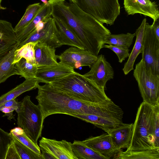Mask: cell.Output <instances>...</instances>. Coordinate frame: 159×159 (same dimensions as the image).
Instances as JSON below:
<instances>
[{"label":"cell","mask_w":159,"mask_h":159,"mask_svg":"<svg viewBox=\"0 0 159 159\" xmlns=\"http://www.w3.org/2000/svg\"><path fill=\"white\" fill-rule=\"evenodd\" d=\"M51 14L67 25L76 35L85 49L98 56L105 36L111 34L103 24L82 11L75 4L65 0H48Z\"/></svg>","instance_id":"obj_1"},{"label":"cell","mask_w":159,"mask_h":159,"mask_svg":"<svg viewBox=\"0 0 159 159\" xmlns=\"http://www.w3.org/2000/svg\"><path fill=\"white\" fill-rule=\"evenodd\" d=\"M36 98L44 119L53 114H71L109 116L114 113L117 106L110 98L98 103L81 101L48 86L39 84Z\"/></svg>","instance_id":"obj_2"},{"label":"cell","mask_w":159,"mask_h":159,"mask_svg":"<svg viewBox=\"0 0 159 159\" xmlns=\"http://www.w3.org/2000/svg\"><path fill=\"white\" fill-rule=\"evenodd\" d=\"M159 114L156 106L143 102L133 124L132 138L127 149L139 151L159 148Z\"/></svg>","instance_id":"obj_3"},{"label":"cell","mask_w":159,"mask_h":159,"mask_svg":"<svg viewBox=\"0 0 159 159\" xmlns=\"http://www.w3.org/2000/svg\"><path fill=\"white\" fill-rule=\"evenodd\" d=\"M49 87L77 99L98 103L109 98L105 90L75 71L62 79L46 84Z\"/></svg>","instance_id":"obj_4"},{"label":"cell","mask_w":159,"mask_h":159,"mask_svg":"<svg viewBox=\"0 0 159 159\" xmlns=\"http://www.w3.org/2000/svg\"><path fill=\"white\" fill-rule=\"evenodd\" d=\"M17 125L34 142L38 144L41 136L44 119L39 105L34 104L30 97H25L20 102V107L16 111Z\"/></svg>","instance_id":"obj_5"},{"label":"cell","mask_w":159,"mask_h":159,"mask_svg":"<svg viewBox=\"0 0 159 159\" xmlns=\"http://www.w3.org/2000/svg\"><path fill=\"white\" fill-rule=\"evenodd\" d=\"M102 24L113 25L120 14L118 0H69Z\"/></svg>","instance_id":"obj_6"},{"label":"cell","mask_w":159,"mask_h":159,"mask_svg":"<svg viewBox=\"0 0 159 159\" xmlns=\"http://www.w3.org/2000/svg\"><path fill=\"white\" fill-rule=\"evenodd\" d=\"M133 75L143 102L153 106L159 105V75L148 70L141 59L135 65Z\"/></svg>","instance_id":"obj_7"},{"label":"cell","mask_w":159,"mask_h":159,"mask_svg":"<svg viewBox=\"0 0 159 159\" xmlns=\"http://www.w3.org/2000/svg\"><path fill=\"white\" fill-rule=\"evenodd\" d=\"M142 58L146 69L159 75V39L152 25L146 22L143 37Z\"/></svg>","instance_id":"obj_8"},{"label":"cell","mask_w":159,"mask_h":159,"mask_svg":"<svg viewBox=\"0 0 159 159\" xmlns=\"http://www.w3.org/2000/svg\"><path fill=\"white\" fill-rule=\"evenodd\" d=\"M36 42L45 44L55 48L62 46L58 34L54 19L52 17L49 18L42 30L38 32L35 30L25 39L18 43L16 49L28 43Z\"/></svg>","instance_id":"obj_9"},{"label":"cell","mask_w":159,"mask_h":159,"mask_svg":"<svg viewBox=\"0 0 159 159\" xmlns=\"http://www.w3.org/2000/svg\"><path fill=\"white\" fill-rule=\"evenodd\" d=\"M57 57L60 63L74 69L86 66L90 68L97 59V56L88 51L73 46L66 50L60 55H57Z\"/></svg>","instance_id":"obj_10"},{"label":"cell","mask_w":159,"mask_h":159,"mask_svg":"<svg viewBox=\"0 0 159 159\" xmlns=\"http://www.w3.org/2000/svg\"><path fill=\"white\" fill-rule=\"evenodd\" d=\"M83 75L105 90L107 82L113 78L114 71L104 56L101 54L97 56V60L91 66L90 70Z\"/></svg>","instance_id":"obj_11"},{"label":"cell","mask_w":159,"mask_h":159,"mask_svg":"<svg viewBox=\"0 0 159 159\" xmlns=\"http://www.w3.org/2000/svg\"><path fill=\"white\" fill-rule=\"evenodd\" d=\"M71 143L42 137L39 142L41 150L51 154L54 159H78L74 154Z\"/></svg>","instance_id":"obj_12"},{"label":"cell","mask_w":159,"mask_h":159,"mask_svg":"<svg viewBox=\"0 0 159 159\" xmlns=\"http://www.w3.org/2000/svg\"><path fill=\"white\" fill-rule=\"evenodd\" d=\"M75 72L73 68L59 62L54 65L38 67L36 78L39 83L49 84Z\"/></svg>","instance_id":"obj_13"},{"label":"cell","mask_w":159,"mask_h":159,"mask_svg":"<svg viewBox=\"0 0 159 159\" xmlns=\"http://www.w3.org/2000/svg\"><path fill=\"white\" fill-rule=\"evenodd\" d=\"M81 141L107 159H114L119 152L116 148L110 135L107 133L91 136Z\"/></svg>","instance_id":"obj_14"},{"label":"cell","mask_w":159,"mask_h":159,"mask_svg":"<svg viewBox=\"0 0 159 159\" xmlns=\"http://www.w3.org/2000/svg\"><path fill=\"white\" fill-rule=\"evenodd\" d=\"M125 9L128 15L139 13L152 19L153 21L159 18L158 6L150 0H124Z\"/></svg>","instance_id":"obj_15"},{"label":"cell","mask_w":159,"mask_h":159,"mask_svg":"<svg viewBox=\"0 0 159 159\" xmlns=\"http://www.w3.org/2000/svg\"><path fill=\"white\" fill-rule=\"evenodd\" d=\"M18 42L12 24L0 20V58L16 47Z\"/></svg>","instance_id":"obj_16"},{"label":"cell","mask_w":159,"mask_h":159,"mask_svg":"<svg viewBox=\"0 0 159 159\" xmlns=\"http://www.w3.org/2000/svg\"><path fill=\"white\" fill-rule=\"evenodd\" d=\"M68 115L90 123L103 130L107 133L123 123L122 118L100 116L94 115L77 114H71Z\"/></svg>","instance_id":"obj_17"},{"label":"cell","mask_w":159,"mask_h":159,"mask_svg":"<svg viewBox=\"0 0 159 159\" xmlns=\"http://www.w3.org/2000/svg\"><path fill=\"white\" fill-rule=\"evenodd\" d=\"M133 126V123H123L107 133L110 135L114 146L118 151L129 148L132 138Z\"/></svg>","instance_id":"obj_18"},{"label":"cell","mask_w":159,"mask_h":159,"mask_svg":"<svg viewBox=\"0 0 159 159\" xmlns=\"http://www.w3.org/2000/svg\"><path fill=\"white\" fill-rule=\"evenodd\" d=\"M34 49L35 61L38 67L54 65L58 63L55 48L37 42Z\"/></svg>","instance_id":"obj_19"},{"label":"cell","mask_w":159,"mask_h":159,"mask_svg":"<svg viewBox=\"0 0 159 159\" xmlns=\"http://www.w3.org/2000/svg\"><path fill=\"white\" fill-rule=\"evenodd\" d=\"M51 12L50 4L48 3L47 4L43 3L37 13L30 23L22 30L16 33L18 43L25 39L36 30V27L40 21L47 20L52 17Z\"/></svg>","instance_id":"obj_20"},{"label":"cell","mask_w":159,"mask_h":159,"mask_svg":"<svg viewBox=\"0 0 159 159\" xmlns=\"http://www.w3.org/2000/svg\"><path fill=\"white\" fill-rule=\"evenodd\" d=\"M146 22V19L145 18L143 20L140 26L136 30L135 34L136 39L134 45L122 69L125 75L128 74L130 71L134 69V66L135 61L138 55L142 53L144 30Z\"/></svg>","instance_id":"obj_21"},{"label":"cell","mask_w":159,"mask_h":159,"mask_svg":"<svg viewBox=\"0 0 159 159\" xmlns=\"http://www.w3.org/2000/svg\"><path fill=\"white\" fill-rule=\"evenodd\" d=\"M54 19L59 39L62 45H68L85 49L81 41L67 25L58 20Z\"/></svg>","instance_id":"obj_22"},{"label":"cell","mask_w":159,"mask_h":159,"mask_svg":"<svg viewBox=\"0 0 159 159\" xmlns=\"http://www.w3.org/2000/svg\"><path fill=\"white\" fill-rule=\"evenodd\" d=\"M39 82L36 78L26 79L22 83L0 97V106L6 102L15 99L27 91L37 88Z\"/></svg>","instance_id":"obj_23"},{"label":"cell","mask_w":159,"mask_h":159,"mask_svg":"<svg viewBox=\"0 0 159 159\" xmlns=\"http://www.w3.org/2000/svg\"><path fill=\"white\" fill-rule=\"evenodd\" d=\"M114 159H159V148L133 151L120 150Z\"/></svg>","instance_id":"obj_24"},{"label":"cell","mask_w":159,"mask_h":159,"mask_svg":"<svg viewBox=\"0 0 159 159\" xmlns=\"http://www.w3.org/2000/svg\"><path fill=\"white\" fill-rule=\"evenodd\" d=\"M16 47L0 58V84L8 78L16 75L14 64H13L14 52Z\"/></svg>","instance_id":"obj_25"},{"label":"cell","mask_w":159,"mask_h":159,"mask_svg":"<svg viewBox=\"0 0 159 159\" xmlns=\"http://www.w3.org/2000/svg\"><path fill=\"white\" fill-rule=\"evenodd\" d=\"M73 151L78 159H107L81 141L74 140L71 144Z\"/></svg>","instance_id":"obj_26"},{"label":"cell","mask_w":159,"mask_h":159,"mask_svg":"<svg viewBox=\"0 0 159 159\" xmlns=\"http://www.w3.org/2000/svg\"><path fill=\"white\" fill-rule=\"evenodd\" d=\"M135 36V33H129L118 34H111L105 36L103 43H107L129 48L132 44L133 39Z\"/></svg>","instance_id":"obj_27"},{"label":"cell","mask_w":159,"mask_h":159,"mask_svg":"<svg viewBox=\"0 0 159 159\" xmlns=\"http://www.w3.org/2000/svg\"><path fill=\"white\" fill-rule=\"evenodd\" d=\"M14 69L16 75H20L25 80L36 78L38 66L28 62L24 58L15 64Z\"/></svg>","instance_id":"obj_28"},{"label":"cell","mask_w":159,"mask_h":159,"mask_svg":"<svg viewBox=\"0 0 159 159\" xmlns=\"http://www.w3.org/2000/svg\"><path fill=\"white\" fill-rule=\"evenodd\" d=\"M37 42H30L23 45L14 52L13 64H15L21 58H25L28 62L36 64L34 47Z\"/></svg>","instance_id":"obj_29"},{"label":"cell","mask_w":159,"mask_h":159,"mask_svg":"<svg viewBox=\"0 0 159 159\" xmlns=\"http://www.w3.org/2000/svg\"><path fill=\"white\" fill-rule=\"evenodd\" d=\"M43 3H36L28 6L21 18L14 28L16 33L22 30L31 21L42 6Z\"/></svg>","instance_id":"obj_30"},{"label":"cell","mask_w":159,"mask_h":159,"mask_svg":"<svg viewBox=\"0 0 159 159\" xmlns=\"http://www.w3.org/2000/svg\"><path fill=\"white\" fill-rule=\"evenodd\" d=\"M10 133L24 145L27 147L35 153L41 155L40 147L30 139L20 128L12 129Z\"/></svg>","instance_id":"obj_31"},{"label":"cell","mask_w":159,"mask_h":159,"mask_svg":"<svg viewBox=\"0 0 159 159\" xmlns=\"http://www.w3.org/2000/svg\"><path fill=\"white\" fill-rule=\"evenodd\" d=\"M10 133L12 135L14 145L20 159H42L41 155L34 152Z\"/></svg>","instance_id":"obj_32"},{"label":"cell","mask_w":159,"mask_h":159,"mask_svg":"<svg viewBox=\"0 0 159 159\" xmlns=\"http://www.w3.org/2000/svg\"><path fill=\"white\" fill-rule=\"evenodd\" d=\"M12 140L11 134L0 128V159H5L8 147Z\"/></svg>","instance_id":"obj_33"},{"label":"cell","mask_w":159,"mask_h":159,"mask_svg":"<svg viewBox=\"0 0 159 159\" xmlns=\"http://www.w3.org/2000/svg\"><path fill=\"white\" fill-rule=\"evenodd\" d=\"M103 48L110 49L114 52L117 56L120 63H121L126 58L128 57L130 55L129 48L121 46L103 44L102 48Z\"/></svg>","instance_id":"obj_34"},{"label":"cell","mask_w":159,"mask_h":159,"mask_svg":"<svg viewBox=\"0 0 159 159\" xmlns=\"http://www.w3.org/2000/svg\"><path fill=\"white\" fill-rule=\"evenodd\" d=\"M5 159H20L13 140L8 147Z\"/></svg>","instance_id":"obj_35"},{"label":"cell","mask_w":159,"mask_h":159,"mask_svg":"<svg viewBox=\"0 0 159 159\" xmlns=\"http://www.w3.org/2000/svg\"><path fill=\"white\" fill-rule=\"evenodd\" d=\"M18 109L15 107H3L0 109V111L5 113L3 116H8V119L9 120L13 118V112L14 111H17Z\"/></svg>","instance_id":"obj_36"},{"label":"cell","mask_w":159,"mask_h":159,"mask_svg":"<svg viewBox=\"0 0 159 159\" xmlns=\"http://www.w3.org/2000/svg\"><path fill=\"white\" fill-rule=\"evenodd\" d=\"M20 102H18L16 101L15 99H14L7 101L4 103L0 106V109L3 107H16L19 109L20 107Z\"/></svg>","instance_id":"obj_37"},{"label":"cell","mask_w":159,"mask_h":159,"mask_svg":"<svg viewBox=\"0 0 159 159\" xmlns=\"http://www.w3.org/2000/svg\"><path fill=\"white\" fill-rule=\"evenodd\" d=\"M48 20H41L37 24L36 27V30L37 32H38L40 31L43 28Z\"/></svg>","instance_id":"obj_38"},{"label":"cell","mask_w":159,"mask_h":159,"mask_svg":"<svg viewBox=\"0 0 159 159\" xmlns=\"http://www.w3.org/2000/svg\"><path fill=\"white\" fill-rule=\"evenodd\" d=\"M41 151L42 159H54L52 156L49 153L43 151Z\"/></svg>","instance_id":"obj_39"},{"label":"cell","mask_w":159,"mask_h":159,"mask_svg":"<svg viewBox=\"0 0 159 159\" xmlns=\"http://www.w3.org/2000/svg\"><path fill=\"white\" fill-rule=\"evenodd\" d=\"M44 4H47L48 3V0H40Z\"/></svg>","instance_id":"obj_40"},{"label":"cell","mask_w":159,"mask_h":159,"mask_svg":"<svg viewBox=\"0 0 159 159\" xmlns=\"http://www.w3.org/2000/svg\"><path fill=\"white\" fill-rule=\"evenodd\" d=\"M2 1V0H0V6H1V3Z\"/></svg>","instance_id":"obj_41"}]
</instances>
